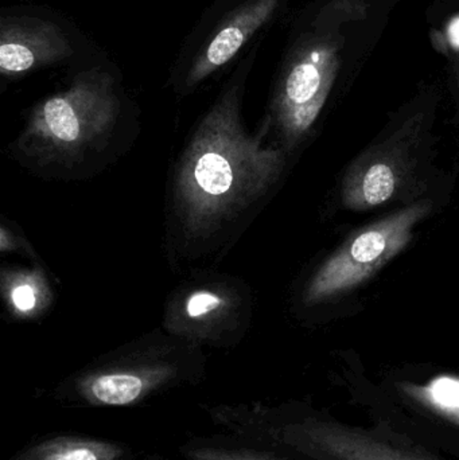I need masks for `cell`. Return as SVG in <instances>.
I'll use <instances>...</instances> for the list:
<instances>
[{"instance_id":"obj_9","label":"cell","mask_w":459,"mask_h":460,"mask_svg":"<svg viewBox=\"0 0 459 460\" xmlns=\"http://www.w3.org/2000/svg\"><path fill=\"white\" fill-rule=\"evenodd\" d=\"M120 451L108 443L56 439L32 448L21 460H115Z\"/></svg>"},{"instance_id":"obj_7","label":"cell","mask_w":459,"mask_h":460,"mask_svg":"<svg viewBox=\"0 0 459 460\" xmlns=\"http://www.w3.org/2000/svg\"><path fill=\"white\" fill-rule=\"evenodd\" d=\"M278 3L279 0H248L240 5L194 61L188 83L194 85L228 64L243 45L269 21Z\"/></svg>"},{"instance_id":"obj_13","label":"cell","mask_w":459,"mask_h":460,"mask_svg":"<svg viewBox=\"0 0 459 460\" xmlns=\"http://www.w3.org/2000/svg\"><path fill=\"white\" fill-rule=\"evenodd\" d=\"M190 458L193 460H272L251 451L212 450V448L191 451Z\"/></svg>"},{"instance_id":"obj_8","label":"cell","mask_w":459,"mask_h":460,"mask_svg":"<svg viewBox=\"0 0 459 460\" xmlns=\"http://www.w3.org/2000/svg\"><path fill=\"white\" fill-rule=\"evenodd\" d=\"M401 180L398 164L387 158H376L355 169L347 178L342 199L349 209L366 210L393 199Z\"/></svg>"},{"instance_id":"obj_12","label":"cell","mask_w":459,"mask_h":460,"mask_svg":"<svg viewBox=\"0 0 459 460\" xmlns=\"http://www.w3.org/2000/svg\"><path fill=\"white\" fill-rule=\"evenodd\" d=\"M224 305L223 297L215 292L199 291L191 295L186 303V314L191 319H204Z\"/></svg>"},{"instance_id":"obj_3","label":"cell","mask_w":459,"mask_h":460,"mask_svg":"<svg viewBox=\"0 0 459 460\" xmlns=\"http://www.w3.org/2000/svg\"><path fill=\"white\" fill-rule=\"evenodd\" d=\"M339 69V50L329 42L309 43L294 56L277 97L278 118L291 142L317 120Z\"/></svg>"},{"instance_id":"obj_5","label":"cell","mask_w":459,"mask_h":460,"mask_svg":"<svg viewBox=\"0 0 459 460\" xmlns=\"http://www.w3.org/2000/svg\"><path fill=\"white\" fill-rule=\"evenodd\" d=\"M62 30L35 18H3L0 22V70L3 75L26 73L72 56Z\"/></svg>"},{"instance_id":"obj_16","label":"cell","mask_w":459,"mask_h":460,"mask_svg":"<svg viewBox=\"0 0 459 460\" xmlns=\"http://www.w3.org/2000/svg\"><path fill=\"white\" fill-rule=\"evenodd\" d=\"M453 67H455V80H457V85H458V91H459V58L455 59V65H453Z\"/></svg>"},{"instance_id":"obj_6","label":"cell","mask_w":459,"mask_h":460,"mask_svg":"<svg viewBox=\"0 0 459 460\" xmlns=\"http://www.w3.org/2000/svg\"><path fill=\"white\" fill-rule=\"evenodd\" d=\"M293 434L301 450L320 460H431L393 445L376 432L337 424L310 423Z\"/></svg>"},{"instance_id":"obj_1","label":"cell","mask_w":459,"mask_h":460,"mask_svg":"<svg viewBox=\"0 0 459 460\" xmlns=\"http://www.w3.org/2000/svg\"><path fill=\"white\" fill-rule=\"evenodd\" d=\"M234 94L207 116L189 153L182 191L191 218L205 221L260 196L282 170V153L243 135Z\"/></svg>"},{"instance_id":"obj_11","label":"cell","mask_w":459,"mask_h":460,"mask_svg":"<svg viewBox=\"0 0 459 460\" xmlns=\"http://www.w3.org/2000/svg\"><path fill=\"white\" fill-rule=\"evenodd\" d=\"M410 394L445 418L459 424V378H436L428 386H412Z\"/></svg>"},{"instance_id":"obj_10","label":"cell","mask_w":459,"mask_h":460,"mask_svg":"<svg viewBox=\"0 0 459 460\" xmlns=\"http://www.w3.org/2000/svg\"><path fill=\"white\" fill-rule=\"evenodd\" d=\"M148 381L134 373H110L97 376L88 384V394L104 405H127L139 399Z\"/></svg>"},{"instance_id":"obj_14","label":"cell","mask_w":459,"mask_h":460,"mask_svg":"<svg viewBox=\"0 0 459 460\" xmlns=\"http://www.w3.org/2000/svg\"><path fill=\"white\" fill-rule=\"evenodd\" d=\"M11 300L16 310L21 313H29L37 305V292L34 287L29 283H22L16 286L11 292Z\"/></svg>"},{"instance_id":"obj_15","label":"cell","mask_w":459,"mask_h":460,"mask_svg":"<svg viewBox=\"0 0 459 460\" xmlns=\"http://www.w3.org/2000/svg\"><path fill=\"white\" fill-rule=\"evenodd\" d=\"M446 45L455 53H459V15L449 22L445 31Z\"/></svg>"},{"instance_id":"obj_2","label":"cell","mask_w":459,"mask_h":460,"mask_svg":"<svg viewBox=\"0 0 459 460\" xmlns=\"http://www.w3.org/2000/svg\"><path fill=\"white\" fill-rule=\"evenodd\" d=\"M428 210V204L412 205L356 233L313 278L305 302H321L371 278L409 245L412 229Z\"/></svg>"},{"instance_id":"obj_4","label":"cell","mask_w":459,"mask_h":460,"mask_svg":"<svg viewBox=\"0 0 459 460\" xmlns=\"http://www.w3.org/2000/svg\"><path fill=\"white\" fill-rule=\"evenodd\" d=\"M112 78L99 69L81 73L72 88L40 105L34 129L56 143L89 139L108 126L115 113Z\"/></svg>"}]
</instances>
